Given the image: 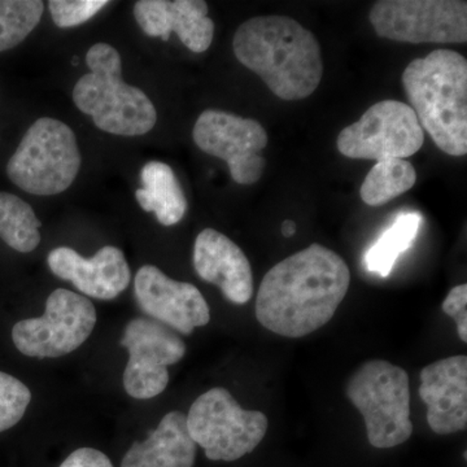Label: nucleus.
Listing matches in <instances>:
<instances>
[{"mask_svg": "<svg viewBox=\"0 0 467 467\" xmlns=\"http://www.w3.org/2000/svg\"><path fill=\"white\" fill-rule=\"evenodd\" d=\"M134 17L147 36L168 41L174 32L189 50L202 54L213 42L214 23L202 0H140Z\"/></svg>", "mask_w": 467, "mask_h": 467, "instance_id": "dca6fc26", "label": "nucleus"}, {"mask_svg": "<svg viewBox=\"0 0 467 467\" xmlns=\"http://www.w3.org/2000/svg\"><path fill=\"white\" fill-rule=\"evenodd\" d=\"M420 396L427 405V422L438 435L467 429V358L439 359L420 371Z\"/></svg>", "mask_w": 467, "mask_h": 467, "instance_id": "4468645a", "label": "nucleus"}, {"mask_svg": "<svg viewBox=\"0 0 467 467\" xmlns=\"http://www.w3.org/2000/svg\"><path fill=\"white\" fill-rule=\"evenodd\" d=\"M195 457L196 444L187 430V417L171 411L147 441L131 445L121 467H192Z\"/></svg>", "mask_w": 467, "mask_h": 467, "instance_id": "a211bd4d", "label": "nucleus"}, {"mask_svg": "<svg viewBox=\"0 0 467 467\" xmlns=\"http://www.w3.org/2000/svg\"><path fill=\"white\" fill-rule=\"evenodd\" d=\"M442 312L453 318L457 324L460 339L467 343V285L451 288L442 301Z\"/></svg>", "mask_w": 467, "mask_h": 467, "instance_id": "a878e982", "label": "nucleus"}, {"mask_svg": "<svg viewBox=\"0 0 467 467\" xmlns=\"http://www.w3.org/2000/svg\"><path fill=\"white\" fill-rule=\"evenodd\" d=\"M368 20L380 38L391 41L467 42V3L461 0H379Z\"/></svg>", "mask_w": 467, "mask_h": 467, "instance_id": "1a4fd4ad", "label": "nucleus"}, {"mask_svg": "<svg viewBox=\"0 0 467 467\" xmlns=\"http://www.w3.org/2000/svg\"><path fill=\"white\" fill-rule=\"evenodd\" d=\"M425 133L410 106L382 100L371 106L337 137V150L349 159H407L420 150Z\"/></svg>", "mask_w": 467, "mask_h": 467, "instance_id": "9d476101", "label": "nucleus"}, {"mask_svg": "<svg viewBox=\"0 0 467 467\" xmlns=\"http://www.w3.org/2000/svg\"><path fill=\"white\" fill-rule=\"evenodd\" d=\"M97 310L88 297L66 288L48 296L42 317L24 319L12 328V340L23 355L57 358L73 352L90 337Z\"/></svg>", "mask_w": 467, "mask_h": 467, "instance_id": "6e6552de", "label": "nucleus"}, {"mask_svg": "<svg viewBox=\"0 0 467 467\" xmlns=\"http://www.w3.org/2000/svg\"><path fill=\"white\" fill-rule=\"evenodd\" d=\"M236 58L282 100L310 97L324 76L315 34L288 16H257L243 23L233 39Z\"/></svg>", "mask_w": 467, "mask_h": 467, "instance_id": "f03ea898", "label": "nucleus"}, {"mask_svg": "<svg viewBox=\"0 0 467 467\" xmlns=\"http://www.w3.org/2000/svg\"><path fill=\"white\" fill-rule=\"evenodd\" d=\"M422 217L417 212H404L399 214L391 226L379 236V239L365 254V266L368 272L386 278L391 275L399 256L413 244L420 232Z\"/></svg>", "mask_w": 467, "mask_h": 467, "instance_id": "aec40b11", "label": "nucleus"}, {"mask_svg": "<svg viewBox=\"0 0 467 467\" xmlns=\"http://www.w3.org/2000/svg\"><path fill=\"white\" fill-rule=\"evenodd\" d=\"M142 189L135 192L144 212H153L161 225H177L187 211V199L173 169L160 161H150L140 171Z\"/></svg>", "mask_w": 467, "mask_h": 467, "instance_id": "6ab92c4d", "label": "nucleus"}, {"mask_svg": "<svg viewBox=\"0 0 467 467\" xmlns=\"http://www.w3.org/2000/svg\"><path fill=\"white\" fill-rule=\"evenodd\" d=\"M135 299L150 318L183 335L193 333L211 321V310L198 287L169 278L153 265L138 270Z\"/></svg>", "mask_w": 467, "mask_h": 467, "instance_id": "ddd939ff", "label": "nucleus"}, {"mask_svg": "<svg viewBox=\"0 0 467 467\" xmlns=\"http://www.w3.org/2000/svg\"><path fill=\"white\" fill-rule=\"evenodd\" d=\"M47 263L55 275L72 282L77 290L95 299H115L131 281L124 252L113 245L100 248L91 259L72 248L57 247L48 254Z\"/></svg>", "mask_w": 467, "mask_h": 467, "instance_id": "2eb2a0df", "label": "nucleus"}, {"mask_svg": "<svg viewBox=\"0 0 467 467\" xmlns=\"http://www.w3.org/2000/svg\"><path fill=\"white\" fill-rule=\"evenodd\" d=\"M193 267L202 281L216 285L234 304L243 306L254 296L250 261L225 234L205 229L196 236Z\"/></svg>", "mask_w": 467, "mask_h": 467, "instance_id": "f3484780", "label": "nucleus"}, {"mask_svg": "<svg viewBox=\"0 0 467 467\" xmlns=\"http://www.w3.org/2000/svg\"><path fill=\"white\" fill-rule=\"evenodd\" d=\"M186 417L190 436L211 461L242 459L256 450L267 431L265 414L245 410L221 387L199 396Z\"/></svg>", "mask_w": 467, "mask_h": 467, "instance_id": "0eeeda50", "label": "nucleus"}, {"mask_svg": "<svg viewBox=\"0 0 467 467\" xmlns=\"http://www.w3.org/2000/svg\"><path fill=\"white\" fill-rule=\"evenodd\" d=\"M42 223L23 199L0 192V238L21 254H29L41 243Z\"/></svg>", "mask_w": 467, "mask_h": 467, "instance_id": "4be33fe9", "label": "nucleus"}, {"mask_svg": "<svg viewBox=\"0 0 467 467\" xmlns=\"http://www.w3.org/2000/svg\"><path fill=\"white\" fill-rule=\"evenodd\" d=\"M86 64L90 73L82 76L73 88L77 109L106 133L138 137L152 130L158 112L140 88L122 78L119 51L107 43H97L86 54Z\"/></svg>", "mask_w": 467, "mask_h": 467, "instance_id": "20e7f679", "label": "nucleus"}, {"mask_svg": "<svg viewBox=\"0 0 467 467\" xmlns=\"http://www.w3.org/2000/svg\"><path fill=\"white\" fill-rule=\"evenodd\" d=\"M119 343L129 352L125 391L138 400H149L164 392L169 383L168 368L186 355L183 340L155 319H131Z\"/></svg>", "mask_w": 467, "mask_h": 467, "instance_id": "f8f14e48", "label": "nucleus"}, {"mask_svg": "<svg viewBox=\"0 0 467 467\" xmlns=\"http://www.w3.org/2000/svg\"><path fill=\"white\" fill-rule=\"evenodd\" d=\"M346 393L364 417L374 448L389 450L410 439V387L404 368L370 359L350 376Z\"/></svg>", "mask_w": 467, "mask_h": 467, "instance_id": "39448f33", "label": "nucleus"}, {"mask_svg": "<svg viewBox=\"0 0 467 467\" xmlns=\"http://www.w3.org/2000/svg\"><path fill=\"white\" fill-rule=\"evenodd\" d=\"M402 85L420 128L442 152L467 153V60L459 52L435 50L416 58Z\"/></svg>", "mask_w": 467, "mask_h": 467, "instance_id": "7ed1b4c3", "label": "nucleus"}, {"mask_svg": "<svg viewBox=\"0 0 467 467\" xmlns=\"http://www.w3.org/2000/svg\"><path fill=\"white\" fill-rule=\"evenodd\" d=\"M295 233H296V225H295L294 221L287 220L282 223V234H284L285 238H291Z\"/></svg>", "mask_w": 467, "mask_h": 467, "instance_id": "cd10ccee", "label": "nucleus"}, {"mask_svg": "<svg viewBox=\"0 0 467 467\" xmlns=\"http://www.w3.org/2000/svg\"><path fill=\"white\" fill-rule=\"evenodd\" d=\"M416 182V169L407 160H382L368 171L359 196L365 204L380 207L409 192Z\"/></svg>", "mask_w": 467, "mask_h": 467, "instance_id": "412c9836", "label": "nucleus"}, {"mask_svg": "<svg viewBox=\"0 0 467 467\" xmlns=\"http://www.w3.org/2000/svg\"><path fill=\"white\" fill-rule=\"evenodd\" d=\"M346 261L315 243L273 266L256 297V318L281 337H306L330 322L348 292Z\"/></svg>", "mask_w": 467, "mask_h": 467, "instance_id": "f257e3e1", "label": "nucleus"}, {"mask_svg": "<svg viewBox=\"0 0 467 467\" xmlns=\"http://www.w3.org/2000/svg\"><path fill=\"white\" fill-rule=\"evenodd\" d=\"M32 401V392L17 378L0 371V432L16 426Z\"/></svg>", "mask_w": 467, "mask_h": 467, "instance_id": "b1692460", "label": "nucleus"}, {"mask_svg": "<svg viewBox=\"0 0 467 467\" xmlns=\"http://www.w3.org/2000/svg\"><path fill=\"white\" fill-rule=\"evenodd\" d=\"M41 0H0V52L20 45L43 16Z\"/></svg>", "mask_w": 467, "mask_h": 467, "instance_id": "5701e85b", "label": "nucleus"}, {"mask_svg": "<svg viewBox=\"0 0 467 467\" xmlns=\"http://www.w3.org/2000/svg\"><path fill=\"white\" fill-rule=\"evenodd\" d=\"M60 467H113L106 454L92 448H81L70 454Z\"/></svg>", "mask_w": 467, "mask_h": 467, "instance_id": "bb28decb", "label": "nucleus"}, {"mask_svg": "<svg viewBox=\"0 0 467 467\" xmlns=\"http://www.w3.org/2000/svg\"><path fill=\"white\" fill-rule=\"evenodd\" d=\"M109 3L107 0H51L48 8L55 26L67 29L85 24Z\"/></svg>", "mask_w": 467, "mask_h": 467, "instance_id": "393cba45", "label": "nucleus"}, {"mask_svg": "<svg viewBox=\"0 0 467 467\" xmlns=\"http://www.w3.org/2000/svg\"><path fill=\"white\" fill-rule=\"evenodd\" d=\"M192 138L202 152L227 162L236 183L254 184L263 177L265 160L260 152L267 134L256 119L207 109L196 119Z\"/></svg>", "mask_w": 467, "mask_h": 467, "instance_id": "9b49d317", "label": "nucleus"}, {"mask_svg": "<svg viewBox=\"0 0 467 467\" xmlns=\"http://www.w3.org/2000/svg\"><path fill=\"white\" fill-rule=\"evenodd\" d=\"M72 129L50 117L36 119L9 159L7 174L18 189L38 196L69 189L81 168Z\"/></svg>", "mask_w": 467, "mask_h": 467, "instance_id": "423d86ee", "label": "nucleus"}]
</instances>
